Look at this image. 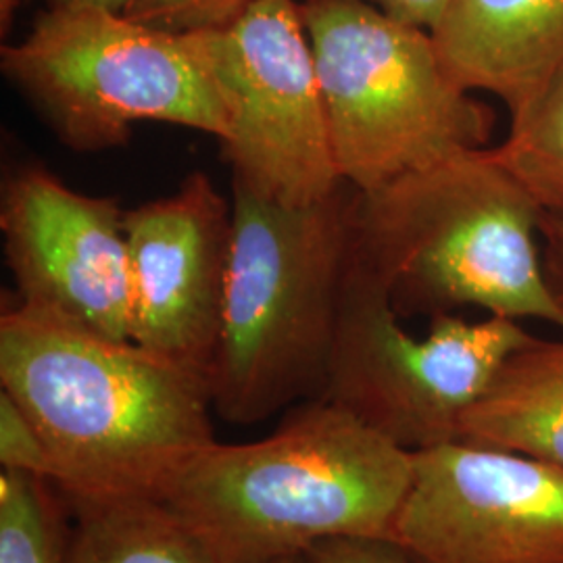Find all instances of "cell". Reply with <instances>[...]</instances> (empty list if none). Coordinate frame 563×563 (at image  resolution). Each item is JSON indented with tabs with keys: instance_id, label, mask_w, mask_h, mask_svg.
Masks as SVG:
<instances>
[{
	"instance_id": "obj_12",
	"label": "cell",
	"mask_w": 563,
	"mask_h": 563,
	"mask_svg": "<svg viewBox=\"0 0 563 563\" xmlns=\"http://www.w3.org/2000/svg\"><path fill=\"white\" fill-rule=\"evenodd\" d=\"M432 38L453 80L516 115L563 69V0H449Z\"/></svg>"
},
{
	"instance_id": "obj_24",
	"label": "cell",
	"mask_w": 563,
	"mask_h": 563,
	"mask_svg": "<svg viewBox=\"0 0 563 563\" xmlns=\"http://www.w3.org/2000/svg\"><path fill=\"white\" fill-rule=\"evenodd\" d=\"M269 563H311V560L307 553H301V555H290V558H282V560H274Z\"/></svg>"
},
{
	"instance_id": "obj_10",
	"label": "cell",
	"mask_w": 563,
	"mask_h": 563,
	"mask_svg": "<svg viewBox=\"0 0 563 563\" xmlns=\"http://www.w3.org/2000/svg\"><path fill=\"white\" fill-rule=\"evenodd\" d=\"M125 209L69 188L38 165L2 186L0 232L23 307L115 341H132Z\"/></svg>"
},
{
	"instance_id": "obj_14",
	"label": "cell",
	"mask_w": 563,
	"mask_h": 563,
	"mask_svg": "<svg viewBox=\"0 0 563 563\" xmlns=\"http://www.w3.org/2000/svg\"><path fill=\"white\" fill-rule=\"evenodd\" d=\"M65 563H223L197 528L157 495L71 501Z\"/></svg>"
},
{
	"instance_id": "obj_4",
	"label": "cell",
	"mask_w": 563,
	"mask_h": 563,
	"mask_svg": "<svg viewBox=\"0 0 563 563\" xmlns=\"http://www.w3.org/2000/svg\"><path fill=\"white\" fill-rule=\"evenodd\" d=\"M355 190L290 207L232 181V253L209 386L216 413L257 423L320 399L328 378Z\"/></svg>"
},
{
	"instance_id": "obj_1",
	"label": "cell",
	"mask_w": 563,
	"mask_h": 563,
	"mask_svg": "<svg viewBox=\"0 0 563 563\" xmlns=\"http://www.w3.org/2000/svg\"><path fill=\"white\" fill-rule=\"evenodd\" d=\"M0 386L38 428L69 504L162 497L216 443L207 376L21 302L0 318Z\"/></svg>"
},
{
	"instance_id": "obj_11",
	"label": "cell",
	"mask_w": 563,
	"mask_h": 563,
	"mask_svg": "<svg viewBox=\"0 0 563 563\" xmlns=\"http://www.w3.org/2000/svg\"><path fill=\"white\" fill-rule=\"evenodd\" d=\"M132 342L211 376L232 253V201L188 174L180 188L125 211Z\"/></svg>"
},
{
	"instance_id": "obj_8",
	"label": "cell",
	"mask_w": 563,
	"mask_h": 563,
	"mask_svg": "<svg viewBox=\"0 0 563 563\" xmlns=\"http://www.w3.org/2000/svg\"><path fill=\"white\" fill-rule=\"evenodd\" d=\"M186 34L222 95L232 181L290 207L334 195L344 181L301 4L255 0L223 27Z\"/></svg>"
},
{
	"instance_id": "obj_19",
	"label": "cell",
	"mask_w": 563,
	"mask_h": 563,
	"mask_svg": "<svg viewBox=\"0 0 563 563\" xmlns=\"http://www.w3.org/2000/svg\"><path fill=\"white\" fill-rule=\"evenodd\" d=\"M311 563H413L390 539H336L307 551Z\"/></svg>"
},
{
	"instance_id": "obj_18",
	"label": "cell",
	"mask_w": 563,
	"mask_h": 563,
	"mask_svg": "<svg viewBox=\"0 0 563 563\" xmlns=\"http://www.w3.org/2000/svg\"><path fill=\"white\" fill-rule=\"evenodd\" d=\"M0 463L2 470L30 474L53 484V457L38 428L4 393H0Z\"/></svg>"
},
{
	"instance_id": "obj_15",
	"label": "cell",
	"mask_w": 563,
	"mask_h": 563,
	"mask_svg": "<svg viewBox=\"0 0 563 563\" xmlns=\"http://www.w3.org/2000/svg\"><path fill=\"white\" fill-rule=\"evenodd\" d=\"M493 148L544 213L563 216V69L534 101L511 115L507 139Z\"/></svg>"
},
{
	"instance_id": "obj_16",
	"label": "cell",
	"mask_w": 563,
	"mask_h": 563,
	"mask_svg": "<svg viewBox=\"0 0 563 563\" xmlns=\"http://www.w3.org/2000/svg\"><path fill=\"white\" fill-rule=\"evenodd\" d=\"M48 483L2 470L0 474V563H65L67 539Z\"/></svg>"
},
{
	"instance_id": "obj_17",
	"label": "cell",
	"mask_w": 563,
	"mask_h": 563,
	"mask_svg": "<svg viewBox=\"0 0 563 563\" xmlns=\"http://www.w3.org/2000/svg\"><path fill=\"white\" fill-rule=\"evenodd\" d=\"M255 0H134L125 15L130 20L167 30L201 32L216 30L241 18Z\"/></svg>"
},
{
	"instance_id": "obj_7",
	"label": "cell",
	"mask_w": 563,
	"mask_h": 563,
	"mask_svg": "<svg viewBox=\"0 0 563 563\" xmlns=\"http://www.w3.org/2000/svg\"><path fill=\"white\" fill-rule=\"evenodd\" d=\"M537 339L518 320L434 316L418 339L399 323L390 288L351 239L323 386L334 402L409 453L457 441L465 411L505 360Z\"/></svg>"
},
{
	"instance_id": "obj_23",
	"label": "cell",
	"mask_w": 563,
	"mask_h": 563,
	"mask_svg": "<svg viewBox=\"0 0 563 563\" xmlns=\"http://www.w3.org/2000/svg\"><path fill=\"white\" fill-rule=\"evenodd\" d=\"M2 25H7V20H11V13L15 9V0H2Z\"/></svg>"
},
{
	"instance_id": "obj_21",
	"label": "cell",
	"mask_w": 563,
	"mask_h": 563,
	"mask_svg": "<svg viewBox=\"0 0 563 563\" xmlns=\"http://www.w3.org/2000/svg\"><path fill=\"white\" fill-rule=\"evenodd\" d=\"M395 20L434 32L443 20L449 0H365Z\"/></svg>"
},
{
	"instance_id": "obj_6",
	"label": "cell",
	"mask_w": 563,
	"mask_h": 563,
	"mask_svg": "<svg viewBox=\"0 0 563 563\" xmlns=\"http://www.w3.org/2000/svg\"><path fill=\"white\" fill-rule=\"evenodd\" d=\"M0 67L65 146L99 153L128 144L141 121L222 142V95L190 34L104 9H46L0 51Z\"/></svg>"
},
{
	"instance_id": "obj_2",
	"label": "cell",
	"mask_w": 563,
	"mask_h": 563,
	"mask_svg": "<svg viewBox=\"0 0 563 563\" xmlns=\"http://www.w3.org/2000/svg\"><path fill=\"white\" fill-rule=\"evenodd\" d=\"M413 453L334 402H302L255 443L207 446L162 497L223 563H269L336 539H390Z\"/></svg>"
},
{
	"instance_id": "obj_9",
	"label": "cell",
	"mask_w": 563,
	"mask_h": 563,
	"mask_svg": "<svg viewBox=\"0 0 563 563\" xmlns=\"http://www.w3.org/2000/svg\"><path fill=\"white\" fill-rule=\"evenodd\" d=\"M390 541L413 563H563V467L463 441L418 451Z\"/></svg>"
},
{
	"instance_id": "obj_20",
	"label": "cell",
	"mask_w": 563,
	"mask_h": 563,
	"mask_svg": "<svg viewBox=\"0 0 563 563\" xmlns=\"http://www.w3.org/2000/svg\"><path fill=\"white\" fill-rule=\"evenodd\" d=\"M541 242L544 276L555 301L560 302L563 309V216L543 213Z\"/></svg>"
},
{
	"instance_id": "obj_22",
	"label": "cell",
	"mask_w": 563,
	"mask_h": 563,
	"mask_svg": "<svg viewBox=\"0 0 563 563\" xmlns=\"http://www.w3.org/2000/svg\"><path fill=\"white\" fill-rule=\"evenodd\" d=\"M134 0H46V9H104L125 13Z\"/></svg>"
},
{
	"instance_id": "obj_5",
	"label": "cell",
	"mask_w": 563,
	"mask_h": 563,
	"mask_svg": "<svg viewBox=\"0 0 563 563\" xmlns=\"http://www.w3.org/2000/svg\"><path fill=\"white\" fill-rule=\"evenodd\" d=\"M301 15L336 167L355 192L488 146L495 113L449 76L432 32L365 0H305Z\"/></svg>"
},
{
	"instance_id": "obj_13",
	"label": "cell",
	"mask_w": 563,
	"mask_h": 563,
	"mask_svg": "<svg viewBox=\"0 0 563 563\" xmlns=\"http://www.w3.org/2000/svg\"><path fill=\"white\" fill-rule=\"evenodd\" d=\"M457 441L563 467V339L511 353L465 411Z\"/></svg>"
},
{
	"instance_id": "obj_3",
	"label": "cell",
	"mask_w": 563,
	"mask_h": 563,
	"mask_svg": "<svg viewBox=\"0 0 563 563\" xmlns=\"http://www.w3.org/2000/svg\"><path fill=\"white\" fill-rule=\"evenodd\" d=\"M543 207L493 146L355 192L353 244L383 276L401 313L478 307L563 330L544 276Z\"/></svg>"
}]
</instances>
